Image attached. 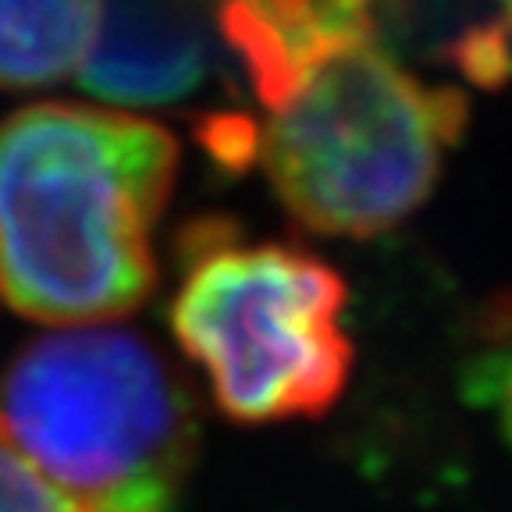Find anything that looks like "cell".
<instances>
[{
  "label": "cell",
  "mask_w": 512,
  "mask_h": 512,
  "mask_svg": "<svg viewBox=\"0 0 512 512\" xmlns=\"http://www.w3.org/2000/svg\"><path fill=\"white\" fill-rule=\"evenodd\" d=\"M178 175L157 121L32 104L0 121V306L54 328L139 310L157 285L153 228Z\"/></svg>",
  "instance_id": "6da1fadb"
},
{
  "label": "cell",
  "mask_w": 512,
  "mask_h": 512,
  "mask_svg": "<svg viewBox=\"0 0 512 512\" xmlns=\"http://www.w3.org/2000/svg\"><path fill=\"white\" fill-rule=\"evenodd\" d=\"M470 104L395 61L377 36L313 54L264 107L253 160L306 232L374 239L424 207Z\"/></svg>",
  "instance_id": "7a4b0ae2"
},
{
  "label": "cell",
  "mask_w": 512,
  "mask_h": 512,
  "mask_svg": "<svg viewBox=\"0 0 512 512\" xmlns=\"http://www.w3.org/2000/svg\"><path fill=\"white\" fill-rule=\"evenodd\" d=\"M0 424L86 512H164L200 445L189 384L146 335L114 324L57 328L0 374Z\"/></svg>",
  "instance_id": "3957f363"
},
{
  "label": "cell",
  "mask_w": 512,
  "mask_h": 512,
  "mask_svg": "<svg viewBox=\"0 0 512 512\" xmlns=\"http://www.w3.org/2000/svg\"><path fill=\"white\" fill-rule=\"evenodd\" d=\"M171 331L217 409L246 427L313 420L352 374L345 281L288 242H242L228 221L189 224Z\"/></svg>",
  "instance_id": "277c9868"
},
{
  "label": "cell",
  "mask_w": 512,
  "mask_h": 512,
  "mask_svg": "<svg viewBox=\"0 0 512 512\" xmlns=\"http://www.w3.org/2000/svg\"><path fill=\"white\" fill-rule=\"evenodd\" d=\"M214 43V0H100L79 79L107 104L168 107L200 93Z\"/></svg>",
  "instance_id": "5b68a950"
},
{
  "label": "cell",
  "mask_w": 512,
  "mask_h": 512,
  "mask_svg": "<svg viewBox=\"0 0 512 512\" xmlns=\"http://www.w3.org/2000/svg\"><path fill=\"white\" fill-rule=\"evenodd\" d=\"M392 0H214V29L228 61L246 75L256 104H267L324 47L377 36Z\"/></svg>",
  "instance_id": "8992f818"
},
{
  "label": "cell",
  "mask_w": 512,
  "mask_h": 512,
  "mask_svg": "<svg viewBox=\"0 0 512 512\" xmlns=\"http://www.w3.org/2000/svg\"><path fill=\"white\" fill-rule=\"evenodd\" d=\"M100 0H0V89H40L82 72Z\"/></svg>",
  "instance_id": "52a82bcc"
},
{
  "label": "cell",
  "mask_w": 512,
  "mask_h": 512,
  "mask_svg": "<svg viewBox=\"0 0 512 512\" xmlns=\"http://www.w3.org/2000/svg\"><path fill=\"white\" fill-rule=\"evenodd\" d=\"M0 512H86L57 491L0 424Z\"/></svg>",
  "instance_id": "ba28073f"
},
{
  "label": "cell",
  "mask_w": 512,
  "mask_h": 512,
  "mask_svg": "<svg viewBox=\"0 0 512 512\" xmlns=\"http://www.w3.org/2000/svg\"><path fill=\"white\" fill-rule=\"evenodd\" d=\"M498 409H502V424L512 438V352L509 360H505V370H502V392H498Z\"/></svg>",
  "instance_id": "9c48e42d"
},
{
  "label": "cell",
  "mask_w": 512,
  "mask_h": 512,
  "mask_svg": "<svg viewBox=\"0 0 512 512\" xmlns=\"http://www.w3.org/2000/svg\"><path fill=\"white\" fill-rule=\"evenodd\" d=\"M495 8H498V15L505 18V25L512 29V0H495Z\"/></svg>",
  "instance_id": "30bf717a"
}]
</instances>
